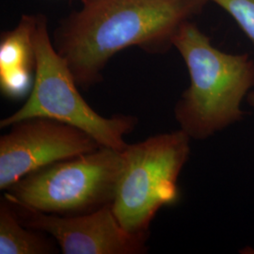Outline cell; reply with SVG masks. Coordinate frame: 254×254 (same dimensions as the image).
<instances>
[{"instance_id":"6da1fadb","label":"cell","mask_w":254,"mask_h":254,"mask_svg":"<svg viewBox=\"0 0 254 254\" xmlns=\"http://www.w3.org/2000/svg\"><path fill=\"white\" fill-rule=\"evenodd\" d=\"M56 29L54 44L82 89L102 80L109 60L137 46L164 53L180 27L200 13L206 0H80Z\"/></svg>"},{"instance_id":"7a4b0ae2","label":"cell","mask_w":254,"mask_h":254,"mask_svg":"<svg viewBox=\"0 0 254 254\" xmlns=\"http://www.w3.org/2000/svg\"><path fill=\"white\" fill-rule=\"evenodd\" d=\"M188 67L190 84L174 107L179 129L194 140H204L241 122L243 101L254 88V62L248 54H230L190 21L173 39Z\"/></svg>"},{"instance_id":"3957f363","label":"cell","mask_w":254,"mask_h":254,"mask_svg":"<svg viewBox=\"0 0 254 254\" xmlns=\"http://www.w3.org/2000/svg\"><path fill=\"white\" fill-rule=\"evenodd\" d=\"M34 46L36 70L31 91L16 112L0 121V127L26 119H53L81 129L103 147L124 150L128 145L125 136L134 131L138 119L127 114L108 118L91 108L78 91L66 61L56 50L42 14L37 19Z\"/></svg>"},{"instance_id":"277c9868","label":"cell","mask_w":254,"mask_h":254,"mask_svg":"<svg viewBox=\"0 0 254 254\" xmlns=\"http://www.w3.org/2000/svg\"><path fill=\"white\" fill-rule=\"evenodd\" d=\"M190 140L179 129L123 150L124 163L112 209L127 232L148 236L157 212L178 203V181L190 154Z\"/></svg>"},{"instance_id":"5b68a950","label":"cell","mask_w":254,"mask_h":254,"mask_svg":"<svg viewBox=\"0 0 254 254\" xmlns=\"http://www.w3.org/2000/svg\"><path fill=\"white\" fill-rule=\"evenodd\" d=\"M123 163V150L100 147L27 174L4 196L49 214L90 213L112 204Z\"/></svg>"},{"instance_id":"8992f818","label":"cell","mask_w":254,"mask_h":254,"mask_svg":"<svg viewBox=\"0 0 254 254\" xmlns=\"http://www.w3.org/2000/svg\"><path fill=\"white\" fill-rule=\"evenodd\" d=\"M0 137V190L51 164L91 153L101 146L77 127L53 119H26Z\"/></svg>"},{"instance_id":"52a82bcc","label":"cell","mask_w":254,"mask_h":254,"mask_svg":"<svg viewBox=\"0 0 254 254\" xmlns=\"http://www.w3.org/2000/svg\"><path fill=\"white\" fill-rule=\"evenodd\" d=\"M4 197L25 226L52 236L64 254H142L148 252V236L127 232L116 218L112 204L81 215L61 216Z\"/></svg>"},{"instance_id":"ba28073f","label":"cell","mask_w":254,"mask_h":254,"mask_svg":"<svg viewBox=\"0 0 254 254\" xmlns=\"http://www.w3.org/2000/svg\"><path fill=\"white\" fill-rule=\"evenodd\" d=\"M38 15H23L12 30L0 41V90L10 100L30 93L36 70L34 34Z\"/></svg>"},{"instance_id":"9c48e42d","label":"cell","mask_w":254,"mask_h":254,"mask_svg":"<svg viewBox=\"0 0 254 254\" xmlns=\"http://www.w3.org/2000/svg\"><path fill=\"white\" fill-rule=\"evenodd\" d=\"M43 232L25 226L9 200H0V254H51L57 247Z\"/></svg>"},{"instance_id":"30bf717a","label":"cell","mask_w":254,"mask_h":254,"mask_svg":"<svg viewBox=\"0 0 254 254\" xmlns=\"http://www.w3.org/2000/svg\"><path fill=\"white\" fill-rule=\"evenodd\" d=\"M214 2L236 20L254 46V0H206Z\"/></svg>"},{"instance_id":"8fae6325","label":"cell","mask_w":254,"mask_h":254,"mask_svg":"<svg viewBox=\"0 0 254 254\" xmlns=\"http://www.w3.org/2000/svg\"><path fill=\"white\" fill-rule=\"evenodd\" d=\"M247 102H248V104H249L252 108H254V91L250 92V94H249L248 97H247Z\"/></svg>"}]
</instances>
